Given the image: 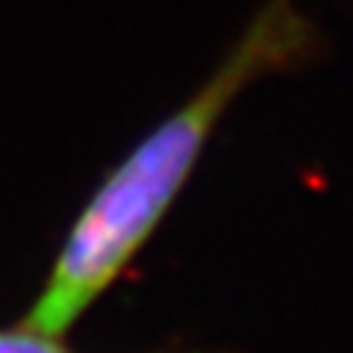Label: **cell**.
I'll return each mask as SVG.
<instances>
[{
	"label": "cell",
	"instance_id": "1",
	"mask_svg": "<svg viewBox=\"0 0 353 353\" xmlns=\"http://www.w3.org/2000/svg\"><path fill=\"white\" fill-rule=\"evenodd\" d=\"M324 44L321 27L297 0H265L212 74L101 180L21 321L68 336L145 250L239 97L268 77L315 65Z\"/></svg>",
	"mask_w": 353,
	"mask_h": 353
},
{
	"label": "cell",
	"instance_id": "2",
	"mask_svg": "<svg viewBox=\"0 0 353 353\" xmlns=\"http://www.w3.org/2000/svg\"><path fill=\"white\" fill-rule=\"evenodd\" d=\"M0 353H80V350L65 345V336L41 333V330H32L21 321L15 327H0Z\"/></svg>",
	"mask_w": 353,
	"mask_h": 353
}]
</instances>
